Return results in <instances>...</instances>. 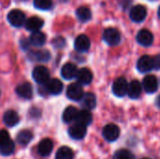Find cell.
I'll list each match as a JSON object with an SVG mask.
<instances>
[{
  "label": "cell",
  "instance_id": "cell-1",
  "mask_svg": "<svg viewBox=\"0 0 160 159\" xmlns=\"http://www.w3.org/2000/svg\"><path fill=\"white\" fill-rule=\"evenodd\" d=\"M33 79L38 84L45 85L50 81V71L47 67L43 66H38L34 68L32 72Z\"/></svg>",
  "mask_w": 160,
  "mask_h": 159
},
{
  "label": "cell",
  "instance_id": "cell-2",
  "mask_svg": "<svg viewBox=\"0 0 160 159\" xmlns=\"http://www.w3.org/2000/svg\"><path fill=\"white\" fill-rule=\"evenodd\" d=\"M103 40L110 46H116L120 43L121 35L117 29L109 27L103 32Z\"/></svg>",
  "mask_w": 160,
  "mask_h": 159
},
{
  "label": "cell",
  "instance_id": "cell-3",
  "mask_svg": "<svg viewBox=\"0 0 160 159\" xmlns=\"http://www.w3.org/2000/svg\"><path fill=\"white\" fill-rule=\"evenodd\" d=\"M7 19L14 27H21L25 23V15L20 9H12L8 12Z\"/></svg>",
  "mask_w": 160,
  "mask_h": 159
},
{
  "label": "cell",
  "instance_id": "cell-4",
  "mask_svg": "<svg viewBox=\"0 0 160 159\" xmlns=\"http://www.w3.org/2000/svg\"><path fill=\"white\" fill-rule=\"evenodd\" d=\"M83 89L82 84L79 82H73L68 86L67 89V97L74 101H80L83 96Z\"/></svg>",
  "mask_w": 160,
  "mask_h": 159
},
{
  "label": "cell",
  "instance_id": "cell-5",
  "mask_svg": "<svg viewBox=\"0 0 160 159\" xmlns=\"http://www.w3.org/2000/svg\"><path fill=\"white\" fill-rule=\"evenodd\" d=\"M128 83L124 77L116 79L112 84V92L118 97H123L128 94Z\"/></svg>",
  "mask_w": 160,
  "mask_h": 159
},
{
  "label": "cell",
  "instance_id": "cell-6",
  "mask_svg": "<svg viewBox=\"0 0 160 159\" xmlns=\"http://www.w3.org/2000/svg\"><path fill=\"white\" fill-rule=\"evenodd\" d=\"M102 135L108 142H115L120 136V128L114 124H108L103 127Z\"/></svg>",
  "mask_w": 160,
  "mask_h": 159
},
{
  "label": "cell",
  "instance_id": "cell-7",
  "mask_svg": "<svg viewBox=\"0 0 160 159\" xmlns=\"http://www.w3.org/2000/svg\"><path fill=\"white\" fill-rule=\"evenodd\" d=\"M130 19L135 22H142V21L145 20L147 16V10L144 6L142 5H137L133 7L130 10Z\"/></svg>",
  "mask_w": 160,
  "mask_h": 159
},
{
  "label": "cell",
  "instance_id": "cell-8",
  "mask_svg": "<svg viewBox=\"0 0 160 159\" xmlns=\"http://www.w3.org/2000/svg\"><path fill=\"white\" fill-rule=\"evenodd\" d=\"M87 129L85 126H82L81 124L76 123L75 125L71 126L68 129V135L70 138H72L73 140L79 141V140H82L85 135H86Z\"/></svg>",
  "mask_w": 160,
  "mask_h": 159
},
{
  "label": "cell",
  "instance_id": "cell-9",
  "mask_svg": "<svg viewBox=\"0 0 160 159\" xmlns=\"http://www.w3.org/2000/svg\"><path fill=\"white\" fill-rule=\"evenodd\" d=\"M91 42L86 35H80L76 37L74 42V48L79 52H85L90 49Z\"/></svg>",
  "mask_w": 160,
  "mask_h": 159
},
{
  "label": "cell",
  "instance_id": "cell-10",
  "mask_svg": "<svg viewBox=\"0 0 160 159\" xmlns=\"http://www.w3.org/2000/svg\"><path fill=\"white\" fill-rule=\"evenodd\" d=\"M142 87L144 91L148 94H153L157 92L158 88V82L156 76L154 75H147L144 77L142 82Z\"/></svg>",
  "mask_w": 160,
  "mask_h": 159
},
{
  "label": "cell",
  "instance_id": "cell-11",
  "mask_svg": "<svg viewBox=\"0 0 160 159\" xmlns=\"http://www.w3.org/2000/svg\"><path fill=\"white\" fill-rule=\"evenodd\" d=\"M77 79V82L82 85H87L93 81V73L87 67H82L78 70L77 75L75 77Z\"/></svg>",
  "mask_w": 160,
  "mask_h": 159
},
{
  "label": "cell",
  "instance_id": "cell-12",
  "mask_svg": "<svg viewBox=\"0 0 160 159\" xmlns=\"http://www.w3.org/2000/svg\"><path fill=\"white\" fill-rule=\"evenodd\" d=\"M16 94L23 99H31L33 97V87L29 82L19 84L15 89Z\"/></svg>",
  "mask_w": 160,
  "mask_h": 159
},
{
  "label": "cell",
  "instance_id": "cell-13",
  "mask_svg": "<svg viewBox=\"0 0 160 159\" xmlns=\"http://www.w3.org/2000/svg\"><path fill=\"white\" fill-rule=\"evenodd\" d=\"M137 41L142 46L148 47V46L152 45V43L154 41V36L149 30L142 29L141 31H139V33L137 35Z\"/></svg>",
  "mask_w": 160,
  "mask_h": 159
},
{
  "label": "cell",
  "instance_id": "cell-14",
  "mask_svg": "<svg viewBox=\"0 0 160 159\" xmlns=\"http://www.w3.org/2000/svg\"><path fill=\"white\" fill-rule=\"evenodd\" d=\"M137 68L140 72L142 73H146L152 69L153 67V59L149 55H143L142 56L137 63Z\"/></svg>",
  "mask_w": 160,
  "mask_h": 159
},
{
  "label": "cell",
  "instance_id": "cell-15",
  "mask_svg": "<svg viewBox=\"0 0 160 159\" xmlns=\"http://www.w3.org/2000/svg\"><path fill=\"white\" fill-rule=\"evenodd\" d=\"M45 85H46L47 92L53 96H57V95L61 94V92L63 91V88H64L62 82L58 79L50 80Z\"/></svg>",
  "mask_w": 160,
  "mask_h": 159
},
{
  "label": "cell",
  "instance_id": "cell-16",
  "mask_svg": "<svg viewBox=\"0 0 160 159\" xmlns=\"http://www.w3.org/2000/svg\"><path fill=\"white\" fill-rule=\"evenodd\" d=\"M28 57L34 62H47L50 60L51 54L47 50L31 51L28 54Z\"/></svg>",
  "mask_w": 160,
  "mask_h": 159
},
{
  "label": "cell",
  "instance_id": "cell-17",
  "mask_svg": "<svg viewBox=\"0 0 160 159\" xmlns=\"http://www.w3.org/2000/svg\"><path fill=\"white\" fill-rule=\"evenodd\" d=\"M142 84L139 81L134 80L128 84V95L130 98H132V99L139 98L142 94Z\"/></svg>",
  "mask_w": 160,
  "mask_h": 159
},
{
  "label": "cell",
  "instance_id": "cell-18",
  "mask_svg": "<svg viewBox=\"0 0 160 159\" xmlns=\"http://www.w3.org/2000/svg\"><path fill=\"white\" fill-rule=\"evenodd\" d=\"M53 149V143L50 139H43L38 145V152L41 157H48Z\"/></svg>",
  "mask_w": 160,
  "mask_h": 159
},
{
  "label": "cell",
  "instance_id": "cell-19",
  "mask_svg": "<svg viewBox=\"0 0 160 159\" xmlns=\"http://www.w3.org/2000/svg\"><path fill=\"white\" fill-rule=\"evenodd\" d=\"M25 28L28 31L31 32H35V31H38L40 28H42V26L44 25V21L37 16L31 17L28 20L25 21Z\"/></svg>",
  "mask_w": 160,
  "mask_h": 159
},
{
  "label": "cell",
  "instance_id": "cell-20",
  "mask_svg": "<svg viewBox=\"0 0 160 159\" xmlns=\"http://www.w3.org/2000/svg\"><path fill=\"white\" fill-rule=\"evenodd\" d=\"M77 72H78V68L72 63H67L61 68V75L66 80H71L75 78Z\"/></svg>",
  "mask_w": 160,
  "mask_h": 159
},
{
  "label": "cell",
  "instance_id": "cell-21",
  "mask_svg": "<svg viewBox=\"0 0 160 159\" xmlns=\"http://www.w3.org/2000/svg\"><path fill=\"white\" fill-rule=\"evenodd\" d=\"M81 104L85 110H93L97 106V98L96 96L92 93H86L83 94L82 97L81 98Z\"/></svg>",
  "mask_w": 160,
  "mask_h": 159
},
{
  "label": "cell",
  "instance_id": "cell-22",
  "mask_svg": "<svg viewBox=\"0 0 160 159\" xmlns=\"http://www.w3.org/2000/svg\"><path fill=\"white\" fill-rule=\"evenodd\" d=\"M3 121L7 127H12L19 123L20 117H19V114L15 111L9 110V111H7L5 112L4 117H3Z\"/></svg>",
  "mask_w": 160,
  "mask_h": 159
},
{
  "label": "cell",
  "instance_id": "cell-23",
  "mask_svg": "<svg viewBox=\"0 0 160 159\" xmlns=\"http://www.w3.org/2000/svg\"><path fill=\"white\" fill-rule=\"evenodd\" d=\"M76 123L78 124H81L82 126H89L92 121H93V116H92V113L88 111V110H82V111H80L78 112V114H77V117H76Z\"/></svg>",
  "mask_w": 160,
  "mask_h": 159
},
{
  "label": "cell",
  "instance_id": "cell-24",
  "mask_svg": "<svg viewBox=\"0 0 160 159\" xmlns=\"http://www.w3.org/2000/svg\"><path fill=\"white\" fill-rule=\"evenodd\" d=\"M29 41L32 45H34L36 47H41L46 42V36L39 30L35 31V32H32V34L29 37Z\"/></svg>",
  "mask_w": 160,
  "mask_h": 159
},
{
  "label": "cell",
  "instance_id": "cell-25",
  "mask_svg": "<svg viewBox=\"0 0 160 159\" xmlns=\"http://www.w3.org/2000/svg\"><path fill=\"white\" fill-rule=\"evenodd\" d=\"M78 110L77 108L73 107V106H69L68 107L64 112H63V121L67 124H69V123H72L73 121L76 120V117H77V114H78Z\"/></svg>",
  "mask_w": 160,
  "mask_h": 159
},
{
  "label": "cell",
  "instance_id": "cell-26",
  "mask_svg": "<svg viewBox=\"0 0 160 159\" xmlns=\"http://www.w3.org/2000/svg\"><path fill=\"white\" fill-rule=\"evenodd\" d=\"M32 140H33V133L27 129L20 131L17 135V142L22 145L28 144Z\"/></svg>",
  "mask_w": 160,
  "mask_h": 159
},
{
  "label": "cell",
  "instance_id": "cell-27",
  "mask_svg": "<svg viewBox=\"0 0 160 159\" xmlns=\"http://www.w3.org/2000/svg\"><path fill=\"white\" fill-rule=\"evenodd\" d=\"M76 15H77V18L82 22H88L92 17L91 10L87 7H80L76 11Z\"/></svg>",
  "mask_w": 160,
  "mask_h": 159
},
{
  "label": "cell",
  "instance_id": "cell-28",
  "mask_svg": "<svg viewBox=\"0 0 160 159\" xmlns=\"http://www.w3.org/2000/svg\"><path fill=\"white\" fill-rule=\"evenodd\" d=\"M55 157L56 159H73L74 158V153L69 147L63 146L58 149Z\"/></svg>",
  "mask_w": 160,
  "mask_h": 159
},
{
  "label": "cell",
  "instance_id": "cell-29",
  "mask_svg": "<svg viewBox=\"0 0 160 159\" xmlns=\"http://www.w3.org/2000/svg\"><path fill=\"white\" fill-rule=\"evenodd\" d=\"M15 149V144L12 140L5 143L4 145L0 146V154L3 156H10Z\"/></svg>",
  "mask_w": 160,
  "mask_h": 159
},
{
  "label": "cell",
  "instance_id": "cell-30",
  "mask_svg": "<svg viewBox=\"0 0 160 159\" xmlns=\"http://www.w3.org/2000/svg\"><path fill=\"white\" fill-rule=\"evenodd\" d=\"M34 6L40 10H48L52 6V0H34Z\"/></svg>",
  "mask_w": 160,
  "mask_h": 159
},
{
  "label": "cell",
  "instance_id": "cell-31",
  "mask_svg": "<svg viewBox=\"0 0 160 159\" xmlns=\"http://www.w3.org/2000/svg\"><path fill=\"white\" fill-rule=\"evenodd\" d=\"M113 159H135V157L130 151L127 149H120L115 152Z\"/></svg>",
  "mask_w": 160,
  "mask_h": 159
},
{
  "label": "cell",
  "instance_id": "cell-32",
  "mask_svg": "<svg viewBox=\"0 0 160 159\" xmlns=\"http://www.w3.org/2000/svg\"><path fill=\"white\" fill-rule=\"evenodd\" d=\"M9 141H10V137H9L8 132L5 129L0 130V146L4 145Z\"/></svg>",
  "mask_w": 160,
  "mask_h": 159
},
{
  "label": "cell",
  "instance_id": "cell-33",
  "mask_svg": "<svg viewBox=\"0 0 160 159\" xmlns=\"http://www.w3.org/2000/svg\"><path fill=\"white\" fill-rule=\"evenodd\" d=\"M52 44L55 47V48H63L66 44V40L64 37H55L52 41Z\"/></svg>",
  "mask_w": 160,
  "mask_h": 159
},
{
  "label": "cell",
  "instance_id": "cell-34",
  "mask_svg": "<svg viewBox=\"0 0 160 159\" xmlns=\"http://www.w3.org/2000/svg\"><path fill=\"white\" fill-rule=\"evenodd\" d=\"M153 59V67L154 69L159 70L160 69V54L155 55L154 57H152Z\"/></svg>",
  "mask_w": 160,
  "mask_h": 159
},
{
  "label": "cell",
  "instance_id": "cell-35",
  "mask_svg": "<svg viewBox=\"0 0 160 159\" xmlns=\"http://www.w3.org/2000/svg\"><path fill=\"white\" fill-rule=\"evenodd\" d=\"M22 49H26L27 48V46H28V44L30 43V41L28 40V41H26L25 39H22Z\"/></svg>",
  "mask_w": 160,
  "mask_h": 159
},
{
  "label": "cell",
  "instance_id": "cell-36",
  "mask_svg": "<svg viewBox=\"0 0 160 159\" xmlns=\"http://www.w3.org/2000/svg\"><path fill=\"white\" fill-rule=\"evenodd\" d=\"M156 103H157V106L160 109V95L157 97V100H156Z\"/></svg>",
  "mask_w": 160,
  "mask_h": 159
},
{
  "label": "cell",
  "instance_id": "cell-37",
  "mask_svg": "<svg viewBox=\"0 0 160 159\" xmlns=\"http://www.w3.org/2000/svg\"><path fill=\"white\" fill-rule=\"evenodd\" d=\"M158 17H159V19H160V7H159V8H158Z\"/></svg>",
  "mask_w": 160,
  "mask_h": 159
},
{
  "label": "cell",
  "instance_id": "cell-38",
  "mask_svg": "<svg viewBox=\"0 0 160 159\" xmlns=\"http://www.w3.org/2000/svg\"><path fill=\"white\" fill-rule=\"evenodd\" d=\"M142 159H149V158H142Z\"/></svg>",
  "mask_w": 160,
  "mask_h": 159
}]
</instances>
